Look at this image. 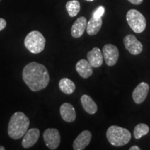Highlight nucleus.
Masks as SVG:
<instances>
[{"mask_svg": "<svg viewBox=\"0 0 150 150\" xmlns=\"http://www.w3.org/2000/svg\"><path fill=\"white\" fill-rule=\"evenodd\" d=\"M22 79L31 91L36 92L45 89L50 82V74L45 65L31 62L24 67Z\"/></svg>", "mask_w": 150, "mask_h": 150, "instance_id": "f257e3e1", "label": "nucleus"}, {"mask_svg": "<svg viewBox=\"0 0 150 150\" xmlns=\"http://www.w3.org/2000/svg\"><path fill=\"white\" fill-rule=\"evenodd\" d=\"M29 125L30 120L25 114L22 112H15L8 123V136L14 140L20 139L28 131Z\"/></svg>", "mask_w": 150, "mask_h": 150, "instance_id": "f03ea898", "label": "nucleus"}, {"mask_svg": "<svg viewBox=\"0 0 150 150\" xmlns=\"http://www.w3.org/2000/svg\"><path fill=\"white\" fill-rule=\"evenodd\" d=\"M106 137L112 145L120 147L127 145L130 141L131 134L127 129L112 125L108 129Z\"/></svg>", "mask_w": 150, "mask_h": 150, "instance_id": "7ed1b4c3", "label": "nucleus"}, {"mask_svg": "<svg viewBox=\"0 0 150 150\" xmlns=\"http://www.w3.org/2000/svg\"><path fill=\"white\" fill-rule=\"evenodd\" d=\"M46 40L40 31H33L24 39V46L31 53L39 54L44 50Z\"/></svg>", "mask_w": 150, "mask_h": 150, "instance_id": "20e7f679", "label": "nucleus"}, {"mask_svg": "<svg viewBox=\"0 0 150 150\" xmlns=\"http://www.w3.org/2000/svg\"><path fill=\"white\" fill-rule=\"evenodd\" d=\"M127 21L135 33H140L145 31L146 19L141 13L136 9H131L127 12Z\"/></svg>", "mask_w": 150, "mask_h": 150, "instance_id": "39448f33", "label": "nucleus"}, {"mask_svg": "<svg viewBox=\"0 0 150 150\" xmlns=\"http://www.w3.org/2000/svg\"><path fill=\"white\" fill-rule=\"evenodd\" d=\"M43 139L47 147L49 149L54 150L57 149L61 143V135L56 129L50 128L45 131Z\"/></svg>", "mask_w": 150, "mask_h": 150, "instance_id": "423d86ee", "label": "nucleus"}, {"mask_svg": "<svg viewBox=\"0 0 150 150\" xmlns=\"http://www.w3.org/2000/svg\"><path fill=\"white\" fill-rule=\"evenodd\" d=\"M102 54L105 62L108 66H113L117 62L119 51L117 47L111 44L106 45L102 50Z\"/></svg>", "mask_w": 150, "mask_h": 150, "instance_id": "0eeeda50", "label": "nucleus"}, {"mask_svg": "<svg viewBox=\"0 0 150 150\" xmlns=\"http://www.w3.org/2000/svg\"><path fill=\"white\" fill-rule=\"evenodd\" d=\"M124 45L125 48L133 55H138L142 51L143 46L142 44L138 40L136 36L134 35H127L124 38Z\"/></svg>", "mask_w": 150, "mask_h": 150, "instance_id": "6e6552de", "label": "nucleus"}, {"mask_svg": "<svg viewBox=\"0 0 150 150\" xmlns=\"http://www.w3.org/2000/svg\"><path fill=\"white\" fill-rule=\"evenodd\" d=\"M149 86L145 82H142L136 86V88L133 91V99L136 104H140L145 100L148 93H149Z\"/></svg>", "mask_w": 150, "mask_h": 150, "instance_id": "1a4fd4ad", "label": "nucleus"}, {"mask_svg": "<svg viewBox=\"0 0 150 150\" xmlns=\"http://www.w3.org/2000/svg\"><path fill=\"white\" fill-rule=\"evenodd\" d=\"M92 138V134L89 131H82L73 142V149L74 150H83L89 145Z\"/></svg>", "mask_w": 150, "mask_h": 150, "instance_id": "9d476101", "label": "nucleus"}, {"mask_svg": "<svg viewBox=\"0 0 150 150\" xmlns=\"http://www.w3.org/2000/svg\"><path fill=\"white\" fill-rule=\"evenodd\" d=\"M40 136V131L36 128L31 129L28 130L24 135L22 139V145L24 148H29L33 147L38 140Z\"/></svg>", "mask_w": 150, "mask_h": 150, "instance_id": "9b49d317", "label": "nucleus"}, {"mask_svg": "<svg viewBox=\"0 0 150 150\" xmlns=\"http://www.w3.org/2000/svg\"><path fill=\"white\" fill-rule=\"evenodd\" d=\"M87 59L92 67L95 68L100 67L104 61L103 54L98 47H94L91 51L88 52Z\"/></svg>", "mask_w": 150, "mask_h": 150, "instance_id": "f8f14e48", "label": "nucleus"}, {"mask_svg": "<svg viewBox=\"0 0 150 150\" xmlns=\"http://www.w3.org/2000/svg\"><path fill=\"white\" fill-rule=\"evenodd\" d=\"M60 113L63 120L67 122H72L76 120V114L74 106L70 103H64L60 108Z\"/></svg>", "mask_w": 150, "mask_h": 150, "instance_id": "ddd939ff", "label": "nucleus"}, {"mask_svg": "<svg viewBox=\"0 0 150 150\" xmlns=\"http://www.w3.org/2000/svg\"><path fill=\"white\" fill-rule=\"evenodd\" d=\"M87 26V20L85 17H80L73 24L71 29V34L72 36L78 38L82 36L84 31L86 29Z\"/></svg>", "mask_w": 150, "mask_h": 150, "instance_id": "4468645a", "label": "nucleus"}, {"mask_svg": "<svg viewBox=\"0 0 150 150\" xmlns=\"http://www.w3.org/2000/svg\"><path fill=\"white\" fill-rule=\"evenodd\" d=\"M76 70L83 79L90 77L93 72V67L86 59H81L77 62L76 64Z\"/></svg>", "mask_w": 150, "mask_h": 150, "instance_id": "2eb2a0df", "label": "nucleus"}, {"mask_svg": "<svg viewBox=\"0 0 150 150\" xmlns=\"http://www.w3.org/2000/svg\"><path fill=\"white\" fill-rule=\"evenodd\" d=\"M81 103L83 109L88 113L95 114L97 111V106L96 103L91 98L89 95H83L81 97Z\"/></svg>", "mask_w": 150, "mask_h": 150, "instance_id": "dca6fc26", "label": "nucleus"}, {"mask_svg": "<svg viewBox=\"0 0 150 150\" xmlns=\"http://www.w3.org/2000/svg\"><path fill=\"white\" fill-rule=\"evenodd\" d=\"M102 26V18H95L94 17H92V18L89 20V22H87V26H86V31H87V33L90 35H96L100 31Z\"/></svg>", "mask_w": 150, "mask_h": 150, "instance_id": "f3484780", "label": "nucleus"}, {"mask_svg": "<svg viewBox=\"0 0 150 150\" xmlns=\"http://www.w3.org/2000/svg\"><path fill=\"white\" fill-rule=\"evenodd\" d=\"M59 88L61 91L67 95H70L74 93L76 86L72 81L67 78H63L59 81Z\"/></svg>", "mask_w": 150, "mask_h": 150, "instance_id": "a211bd4d", "label": "nucleus"}, {"mask_svg": "<svg viewBox=\"0 0 150 150\" xmlns=\"http://www.w3.org/2000/svg\"><path fill=\"white\" fill-rule=\"evenodd\" d=\"M66 10L70 17H75L80 11L81 6L79 1L77 0H70L66 4Z\"/></svg>", "mask_w": 150, "mask_h": 150, "instance_id": "6ab92c4d", "label": "nucleus"}, {"mask_svg": "<svg viewBox=\"0 0 150 150\" xmlns=\"http://www.w3.org/2000/svg\"><path fill=\"white\" fill-rule=\"evenodd\" d=\"M149 131V127L145 124H138L134 129V135L136 139H139L142 136L147 135Z\"/></svg>", "mask_w": 150, "mask_h": 150, "instance_id": "aec40b11", "label": "nucleus"}, {"mask_svg": "<svg viewBox=\"0 0 150 150\" xmlns=\"http://www.w3.org/2000/svg\"><path fill=\"white\" fill-rule=\"evenodd\" d=\"M105 8L104 6H99L96 10L94 11L93 17L95 18H102L103 15L104 14Z\"/></svg>", "mask_w": 150, "mask_h": 150, "instance_id": "412c9836", "label": "nucleus"}, {"mask_svg": "<svg viewBox=\"0 0 150 150\" xmlns=\"http://www.w3.org/2000/svg\"><path fill=\"white\" fill-rule=\"evenodd\" d=\"M6 27V21L3 18H0V31H2Z\"/></svg>", "mask_w": 150, "mask_h": 150, "instance_id": "4be33fe9", "label": "nucleus"}, {"mask_svg": "<svg viewBox=\"0 0 150 150\" xmlns=\"http://www.w3.org/2000/svg\"><path fill=\"white\" fill-rule=\"evenodd\" d=\"M128 1L131 4H133L139 5L140 4H142L143 0H128Z\"/></svg>", "mask_w": 150, "mask_h": 150, "instance_id": "5701e85b", "label": "nucleus"}, {"mask_svg": "<svg viewBox=\"0 0 150 150\" xmlns=\"http://www.w3.org/2000/svg\"><path fill=\"white\" fill-rule=\"evenodd\" d=\"M130 150H140V147H138V146H132V147L129 148Z\"/></svg>", "mask_w": 150, "mask_h": 150, "instance_id": "b1692460", "label": "nucleus"}, {"mask_svg": "<svg viewBox=\"0 0 150 150\" xmlns=\"http://www.w3.org/2000/svg\"><path fill=\"white\" fill-rule=\"evenodd\" d=\"M5 147H3V146H0V150H4Z\"/></svg>", "mask_w": 150, "mask_h": 150, "instance_id": "393cba45", "label": "nucleus"}, {"mask_svg": "<svg viewBox=\"0 0 150 150\" xmlns=\"http://www.w3.org/2000/svg\"><path fill=\"white\" fill-rule=\"evenodd\" d=\"M86 1H94V0H86Z\"/></svg>", "mask_w": 150, "mask_h": 150, "instance_id": "a878e982", "label": "nucleus"}, {"mask_svg": "<svg viewBox=\"0 0 150 150\" xmlns=\"http://www.w3.org/2000/svg\"><path fill=\"white\" fill-rule=\"evenodd\" d=\"M0 1H1V0H0Z\"/></svg>", "mask_w": 150, "mask_h": 150, "instance_id": "bb28decb", "label": "nucleus"}]
</instances>
